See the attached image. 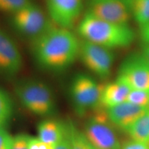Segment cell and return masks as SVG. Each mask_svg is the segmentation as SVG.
<instances>
[{"instance_id": "25", "label": "cell", "mask_w": 149, "mask_h": 149, "mask_svg": "<svg viewBox=\"0 0 149 149\" xmlns=\"http://www.w3.org/2000/svg\"><path fill=\"white\" fill-rule=\"evenodd\" d=\"M66 134L64 137L56 144L54 146V149H72V145L70 142L69 136H68V131H67V127L66 125Z\"/></svg>"}, {"instance_id": "11", "label": "cell", "mask_w": 149, "mask_h": 149, "mask_svg": "<svg viewBox=\"0 0 149 149\" xmlns=\"http://www.w3.org/2000/svg\"><path fill=\"white\" fill-rule=\"evenodd\" d=\"M23 59L12 37L0 29V72L6 76L15 75L21 70Z\"/></svg>"}, {"instance_id": "1", "label": "cell", "mask_w": 149, "mask_h": 149, "mask_svg": "<svg viewBox=\"0 0 149 149\" xmlns=\"http://www.w3.org/2000/svg\"><path fill=\"white\" fill-rule=\"evenodd\" d=\"M31 41V51L40 66L53 72L66 70L79 57L80 40L71 30L53 26Z\"/></svg>"}, {"instance_id": "6", "label": "cell", "mask_w": 149, "mask_h": 149, "mask_svg": "<svg viewBox=\"0 0 149 149\" xmlns=\"http://www.w3.org/2000/svg\"><path fill=\"white\" fill-rule=\"evenodd\" d=\"M46 13L57 26L71 30L83 15V0H45Z\"/></svg>"}, {"instance_id": "26", "label": "cell", "mask_w": 149, "mask_h": 149, "mask_svg": "<svg viewBox=\"0 0 149 149\" xmlns=\"http://www.w3.org/2000/svg\"><path fill=\"white\" fill-rule=\"evenodd\" d=\"M140 37L144 45H149V22L139 27Z\"/></svg>"}, {"instance_id": "3", "label": "cell", "mask_w": 149, "mask_h": 149, "mask_svg": "<svg viewBox=\"0 0 149 149\" xmlns=\"http://www.w3.org/2000/svg\"><path fill=\"white\" fill-rule=\"evenodd\" d=\"M17 96L24 107L37 115L47 116L55 111V98L51 89L39 80L25 79L17 84Z\"/></svg>"}, {"instance_id": "10", "label": "cell", "mask_w": 149, "mask_h": 149, "mask_svg": "<svg viewBox=\"0 0 149 149\" xmlns=\"http://www.w3.org/2000/svg\"><path fill=\"white\" fill-rule=\"evenodd\" d=\"M84 133L97 149H121L122 147L114 130L100 116L93 117L86 123Z\"/></svg>"}, {"instance_id": "9", "label": "cell", "mask_w": 149, "mask_h": 149, "mask_svg": "<svg viewBox=\"0 0 149 149\" xmlns=\"http://www.w3.org/2000/svg\"><path fill=\"white\" fill-rule=\"evenodd\" d=\"M133 0H90L87 11L97 17L115 23L128 24Z\"/></svg>"}, {"instance_id": "22", "label": "cell", "mask_w": 149, "mask_h": 149, "mask_svg": "<svg viewBox=\"0 0 149 149\" xmlns=\"http://www.w3.org/2000/svg\"><path fill=\"white\" fill-rule=\"evenodd\" d=\"M53 145L43 142L40 139L31 137L29 140V149H54Z\"/></svg>"}, {"instance_id": "16", "label": "cell", "mask_w": 149, "mask_h": 149, "mask_svg": "<svg viewBox=\"0 0 149 149\" xmlns=\"http://www.w3.org/2000/svg\"><path fill=\"white\" fill-rule=\"evenodd\" d=\"M132 17L139 27L149 22V0H133Z\"/></svg>"}, {"instance_id": "4", "label": "cell", "mask_w": 149, "mask_h": 149, "mask_svg": "<svg viewBox=\"0 0 149 149\" xmlns=\"http://www.w3.org/2000/svg\"><path fill=\"white\" fill-rule=\"evenodd\" d=\"M10 22L16 32L31 40L54 25L47 13L33 1L11 14Z\"/></svg>"}, {"instance_id": "29", "label": "cell", "mask_w": 149, "mask_h": 149, "mask_svg": "<svg viewBox=\"0 0 149 149\" xmlns=\"http://www.w3.org/2000/svg\"><path fill=\"white\" fill-rule=\"evenodd\" d=\"M148 146H149V141H148Z\"/></svg>"}, {"instance_id": "28", "label": "cell", "mask_w": 149, "mask_h": 149, "mask_svg": "<svg viewBox=\"0 0 149 149\" xmlns=\"http://www.w3.org/2000/svg\"><path fill=\"white\" fill-rule=\"evenodd\" d=\"M91 149H97V148H94V147H93L92 145H91Z\"/></svg>"}, {"instance_id": "12", "label": "cell", "mask_w": 149, "mask_h": 149, "mask_svg": "<svg viewBox=\"0 0 149 149\" xmlns=\"http://www.w3.org/2000/svg\"><path fill=\"white\" fill-rule=\"evenodd\" d=\"M148 110V107H139L126 101L107 109V114L113 124L126 131Z\"/></svg>"}, {"instance_id": "13", "label": "cell", "mask_w": 149, "mask_h": 149, "mask_svg": "<svg viewBox=\"0 0 149 149\" xmlns=\"http://www.w3.org/2000/svg\"><path fill=\"white\" fill-rule=\"evenodd\" d=\"M131 88L117 79L106 85H102L100 104L107 109L126 102Z\"/></svg>"}, {"instance_id": "8", "label": "cell", "mask_w": 149, "mask_h": 149, "mask_svg": "<svg viewBox=\"0 0 149 149\" xmlns=\"http://www.w3.org/2000/svg\"><path fill=\"white\" fill-rule=\"evenodd\" d=\"M102 85L88 74L79 73L74 76L70 86V94L78 111L95 107L100 104Z\"/></svg>"}, {"instance_id": "27", "label": "cell", "mask_w": 149, "mask_h": 149, "mask_svg": "<svg viewBox=\"0 0 149 149\" xmlns=\"http://www.w3.org/2000/svg\"><path fill=\"white\" fill-rule=\"evenodd\" d=\"M141 55L149 62V45H144Z\"/></svg>"}, {"instance_id": "15", "label": "cell", "mask_w": 149, "mask_h": 149, "mask_svg": "<svg viewBox=\"0 0 149 149\" xmlns=\"http://www.w3.org/2000/svg\"><path fill=\"white\" fill-rule=\"evenodd\" d=\"M133 140L147 143L149 141V110L126 130Z\"/></svg>"}, {"instance_id": "5", "label": "cell", "mask_w": 149, "mask_h": 149, "mask_svg": "<svg viewBox=\"0 0 149 149\" xmlns=\"http://www.w3.org/2000/svg\"><path fill=\"white\" fill-rule=\"evenodd\" d=\"M78 57L88 70L102 79H107L111 74L115 61L112 50L81 40Z\"/></svg>"}, {"instance_id": "19", "label": "cell", "mask_w": 149, "mask_h": 149, "mask_svg": "<svg viewBox=\"0 0 149 149\" xmlns=\"http://www.w3.org/2000/svg\"><path fill=\"white\" fill-rule=\"evenodd\" d=\"M126 101L139 107L149 108V91L131 90Z\"/></svg>"}, {"instance_id": "24", "label": "cell", "mask_w": 149, "mask_h": 149, "mask_svg": "<svg viewBox=\"0 0 149 149\" xmlns=\"http://www.w3.org/2000/svg\"><path fill=\"white\" fill-rule=\"evenodd\" d=\"M121 149H149V146L147 143L132 140L122 145Z\"/></svg>"}, {"instance_id": "21", "label": "cell", "mask_w": 149, "mask_h": 149, "mask_svg": "<svg viewBox=\"0 0 149 149\" xmlns=\"http://www.w3.org/2000/svg\"><path fill=\"white\" fill-rule=\"evenodd\" d=\"M31 137L25 134L12 137L9 149H29V140Z\"/></svg>"}, {"instance_id": "18", "label": "cell", "mask_w": 149, "mask_h": 149, "mask_svg": "<svg viewBox=\"0 0 149 149\" xmlns=\"http://www.w3.org/2000/svg\"><path fill=\"white\" fill-rule=\"evenodd\" d=\"M13 114V104L10 97L0 88V127L10 120Z\"/></svg>"}, {"instance_id": "7", "label": "cell", "mask_w": 149, "mask_h": 149, "mask_svg": "<svg viewBox=\"0 0 149 149\" xmlns=\"http://www.w3.org/2000/svg\"><path fill=\"white\" fill-rule=\"evenodd\" d=\"M117 79L131 90L149 91V62L142 55H132L121 64Z\"/></svg>"}, {"instance_id": "14", "label": "cell", "mask_w": 149, "mask_h": 149, "mask_svg": "<svg viewBox=\"0 0 149 149\" xmlns=\"http://www.w3.org/2000/svg\"><path fill=\"white\" fill-rule=\"evenodd\" d=\"M66 125L55 120H44L38 124V138L46 144L55 146L66 134Z\"/></svg>"}, {"instance_id": "20", "label": "cell", "mask_w": 149, "mask_h": 149, "mask_svg": "<svg viewBox=\"0 0 149 149\" xmlns=\"http://www.w3.org/2000/svg\"><path fill=\"white\" fill-rule=\"evenodd\" d=\"M31 1L32 0H0V12L11 15Z\"/></svg>"}, {"instance_id": "17", "label": "cell", "mask_w": 149, "mask_h": 149, "mask_svg": "<svg viewBox=\"0 0 149 149\" xmlns=\"http://www.w3.org/2000/svg\"><path fill=\"white\" fill-rule=\"evenodd\" d=\"M66 127L72 149H91V144L84 133L76 128L72 123L66 125Z\"/></svg>"}, {"instance_id": "23", "label": "cell", "mask_w": 149, "mask_h": 149, "mask_svg": "<svg viewBox=\"0 0 149 149\" xmlns=\"http://www.w3.org/2000/svg\"><path fill=\"white\" fill-rule=\"evenodd\" d=\"M12 137L3 127H0V149H9Z\"/></svg>"}, {"instance_id": "2", "label": "cell", "mask_w": 149, "mask_h": 149, "mask_svg": "<svg viewBox=\"0 0 149 149\" xmlns=\"http://www.w3.org/2000/svg\"><path fill=\"white\" fill-rule=\"evenodd\" d=\"M82 40L102 46L113 51L128 47L134 42L136 34L129 24L115 23L97 17L88 11L83 15L77 25Z\"/></svg>"}]
</instances>
